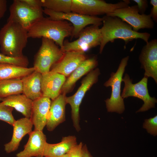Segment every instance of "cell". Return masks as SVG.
Returning <instances> with one entry per match:
<instances>
[{
  "label": "cell",
  "mask_w": 157,
  "mask_h": 157,
  "mask_svg": "<svg viewBox=\"0 0 157 157\" xmlns=\"http://www.w3.org/2000/svg\"><path fill=\"white\" fill-rule=\"evenodd\" d=\"M33 124L29 118L25 117L15 120L14 123L13 132L10 141L4 145V150L7 153L16 151L22 138L32 131Z\"/></svg>",
  "instance_id": "obj_19"
},
{
  "label": "cell",
  "mask_w": 157,
  "mask_h": 157,
  "mask_svg": "<svg viewBox=\"0 0 157 157\" xmlns=\"http://www.w3.org/2000/svg\"><path fill=\"white\" fill-rule=\"evenodd\" d=\"M7 1L0 0V19L4 15L7 10Z\"/></svg>",
  "instance_id": "obj_34"
},
{
  "label": "cell",
  "mask_w": 157,
  "mask_h": 157,
  "mask_svg": "<svg viewBox=\"0 0 157 157\" xmlns=\"http://www.w3.org/2000/svg\"><path fill=\"white\" fill-rule=\"evenodd\" d=\"M7 21L17 23L27 31L35 23L44 17L43 9L31 8L21 0H13L9 8Z\"/></svg>",
  "instance_id": "obj_9"
},
{
  "label": "cell",
  "mask_w": 157,
  "mask_h": 157,
  "mask_svg": "<svg viewBox=\"0 0 157 157\" xmlns=\"http://www.w3.org/2000/svg\"><path fill=\"white\" fill-rule=\"evenodd\" d=\"M103 18V26L100 28L101 39L99 46L100 53L108 42H113L117 39L123 40L125 45L135 39H140L146 43L148 42L150 33L134 31L130 25L117 17L105 15Z\"/></svg>",
  "instance_id": "obj_1"
},
{
  "label": "cell",
  "mask_w": 157,
  "mask_h": 157,
  "mask_svg": "<svg viewBox=\"0 0 157 157\" xmlns=\"http://www.w3.org/2000/svg\"><path fill=\"white\" fill-rule=\"evenodd\" d=\"M148 77L144 76L138 83L133 84L132 80L130 78L129 75L126 73L122 79L124 83V86L121 94L123 99L129 97L138 98L142 100L144 104L137 112H144L155 107L157 99L154 97H151L147 88Z\"/></svg>",
  "instance_id": "obj_7"
},
{
  "label": "cell",
  "mask_w": 157,
  "mask_h": 157,
  "mask_svg": "<svg viewBox=\"0 0 157 157\" xmlns=\"http://www.w3.org/2000/svg\"><path fill=\"white\" fill-rule=\"evenodd\" d=\"M43 12L53 20H65L70 22L73 27L71 39L73 38H78L80 33L89 25L99 26L102 24L103 17L86 15L72 12H57L45 8L43 10Z\"/></svg>",
  "instance_id": "obj_8"
},
{
  "label": "cell",
  "mask_w": 157,
  "mask_h": 157,
  "mask_svg": "<svg viewBox=\"0 0 157 157\" xmlns=\"http://www.w3.org/2000/svg\"><path fill=\"white\" fill-rule=\"evenodd\" d=\"M42 7L57 12H71L72 0H41Z\"/></svg>",
  "instance_id": "obj_26"
},
{
  "label": "cell",
  "mask_w": 157,
  "mask_h": 157,
  "mask_svg": "<svg viewBox=\"0 0 157 157\" xmlns=\"http://www.w3.org/2000/svg\"><path fill=\"white\" fill-rule=\"evenodd\" d=\"M129 58V56H127L121 60L117 71L115 73L112 72L110 78L104 83L105 86H110L112 89L110 98L105 101L108 112H115L121 114L124 110V99L121 96V85L123 75Z\"/></svg>",
  "instance_id": "obj_4"
},
{
  "label": "cell",
  "mask_w": 157,
  "mask_h": 157,
  "mask_svg": "<svg viewBox=\"0 0 157 157\" xmlns=\"http://www.w3.org/2000/svg\"><path fill=\"white\" fill-rule=\"evenodd\" d=\"M82 142L72 148L67 153L69 157H82Z\"/></svg>",
  "instance_id": "obj_30"
},
{
  "label": "cell",
  "mask_w": 157,
  "mask_h": 157,
  "mask_svg": "<svg viewBox=\"0 0 157 157\" xmlns=\"http://www.w3.org/2000/svg\"><path fill=\"white\" fill-rule=\"evenodd\" d=\"M106 15L119 18L136 32L142 29H152L154 27V22L150 15L140 14L137 5L117 9Z\"/></svg>",
  "instance_id": "obj_12"
},
{
  "label": "cell",
  "mask_w": 157,
  "mask_h": 157,
  "mask_svg": "<svg viewBox=\"0 0 157 157\" xmlns=\"http://www.w3.org/2000/svg\"><path fill=\"white\" fill-rule=\"evenodd\" d=\"M77 144L76 137L72 135L63 137L61 141L58 143L52 144L47 142L44 157H61L67 154Z\"/></svg>",
  "instance_id": "obj_22"
},
{
  "label": "cell",
  "mask_w": 157,
  "mask_h": 157,
  "mask_svg": "<svg viewBox=\"0 0 157 157\" xmlns=\"http://www.w3.org/2000/svg\"><path fill=\"white\" fill-rule=\"evenodd\" d=\"M24 3L29 7L36 9L42 8L41 0H21Z\"/></svg>",
  "instance_id": "obj_31"
},
{
  "label": "cell",
  "mask_w": 157,
  "mask_h": 157,
  "mask_svg": "<svg viewBox=\"0 0 157 157\" xmlns=\"http://www.w3.org/2000/svg\"><path fill=\"white\" fill-rule=\"evenodd\" d=\"M42 39L41 45L35 56L33 67L35 71L42 74L50 71L64 52L52 40L45 38Z\"/></svg>",
  "instance_id": "obj_5"
},
{
  "label": "cell",
  "mask_w": 157,
  "mask_h": 157,
  "mask_svg": "<svg viewBox=\"0 0 157 157\" xmlns=\"http://www.w3.org/2000/svg\"><path fill=\"white\" fill-rule=\"evenodd\" d=\"M82 157H92L88 150L86 145H83L82 148Z\"/></svg>",
  "instance_id": "obj_35"
},
{
  "label": "cell",
  "mask_w": 157,
  "mask_h": 157,
  "mask_svg": "<svg viewBox=\"0 0 157 157\" xmlns=\"http://www.w3.org/2000/svg\"><path fill=\"white\" fill-rule=\"evenodd\" d=\"M144 76L151 77L157 83V40L148 41L142 47L139 56Z\"/></svg>",
  "instance_id": "obj_13"
},
{
  "label": "cell",
  "mask_w": 157,
  "mask_h": 157,
  "mask_svg": "<svg viewBox=\"0 0 157 157\" xmlns=\"http://www.w3.org/2000/svg\"><path fill=\"white\" fill-rule=\"evenodd\" d=\"M51 103L50 98L43 96L33 101L30 119L34 126V130L42 131L46 126Z\"/></svg>",
  "instance_id": "obj_17"
},
{
  "label": "cell",
  "mask_w": 157,
  "mask_h": 157,
  "mask_svg": "<svg viewBox=\"0 0 157 157\" xmlns=\"http://www.w3.org/2000/svg\"><path fill=\"white\" fill-rule=\"evenodd\" d=\"M98 61L95 56L86 59L69 76L63 85L60 94H66L72 90L76 83L81 77L96 67Z\"/></svg>",
  "instance_id": "obj_20"
},
{
  "label": "cell",
  "mask_w": 157,
  "mask_h": 157,
  "mask_svg": "<svg viewBox=\"0 0 157 157\" xmlns=\"http://www.w3.org/2000/svg\"><path fill=\"white\" fill-rule=\"evenodd\" d=\"M150 3L152 6L149 14L153 21L157 22V0H151Z\"/></svg>",
  "instance_id": "obj_33"
},
{
  "label": "cell",
  "mask_w": 157,
  "mask_h": 157,
  "mask_svg": "<svg viewBox=\"0 0 157 157\" xmlns=\"http://www.w3.org/2000/svg\"><path fill=\"white\" fill-rule=\"evenodd\" d=\"M143 128L145 129L147 132L154 136L157 134V116L146 119L143 124Z\"/></svg>",
  "instance_id": "obj_29"
},
{
  "label": "cell",
  "mask_w": 157,
  "mask_h": 157,
  "mask_svg": "<svg viewBox=\"0 0 157 157\" xmlns=\"http://www.w3.org/2000/svg\"><path fill=\"white\" fill-rule=\"evenodd\" d=\"M137 5L139 13L144 14L148 7V1L147 0H133Z\"/></svg>",
  "instance_id": "obj_32"
},
{
  "label": "cell",
  "mask_w": 157,
  "mask_h": 157,
  "mask_svg": "<svg viewBox=\"0 0 157 157\" xmlns=\"http://www.w3.org/2000/svg\"><path fill=\"white\" fill-rule=\"evenodd\" d=\"M60 157H68V154L67 153Z\"/></svg>",
  "instance_id": "obj_36"
},
{
  "label": "cell",
  "mask_w": 157,
  "mask_h": 157,
  "mask_svg": "<svg viewBox=\"0 0 157 157\" xmlns=\"http://www.w3.org/2000/svg\"><path fill=\"white\" fill-rule=\"evenodd\" d=\"M130 2L129 0L112 3L103 0H72L71 12L90 16L106 15L117 9L129 6Z\"/></svg>",
  "instance_id": "obj_6"
},
{
  "label": "cell",
  "mask_w": 157,
  "mask_h": 157,
  "mask_svg": "<svg viewBox=\"0 0 157 157\" xmlns=\"http://www.w3.org/2000/svg\"><path fill=\"white\" fill-rule=\"evenodd\" d=\"M101 39L99 26L92 25L84 28L76 40L71 42L64 41L61 49L64 52L74 51L85 52L92 48L100 46Z\"/></svg>",
  "instance_id": "obj_11"
},
{
  "label": "cell",
  "mask_w": 157,
  "mask_h": 157,
  "mask_svg": "<svg viewBox=\"0 0 157 157\" xmlns=\"http://www.w3.org/2000/svg\"><path fill=\"white\" fill-rule=\"evenodd\" d=\"M24 149L17 153L16 157H44L47 138L42 131H32Z\"/></svg>",
  "instance_id": "obj_15"
},
{
  "label": "cell",
  "mask_w": 157,
  "mask_h": 157,
  "mask_svg": "<svg viewBox=\"0 0 157 157\" xmlns=\"http://www.w3.org/2000/svg\"><path fill=\"white\" fill-rule=\"evenodd\" d=\"M100 74V70L98 68L91 71L82 81L81 85L76 92L71 96L66 97L67 104H69L71 107L73 126L77 131L81 129L79 125L80 106L85 93L97 81Z\"/></svg>",
  "instance_id": "obj_10"
},
{
  "label": "cell",
  "mask_w": 157,
  "mask_h": 157,
  "mask_svg": "<svg viewBox=\"0 0 157 157\" xmlns=\"http://www.w3.org/2000/svg\"><path fill=\"white\" fill-rule=\"evenodd\" d=\"M86 59L85 52L65 51L62 58L52 66L50 71L67 76Z\"/></svg>",
  "instance_id": "obj_14"
},
{
  "label": "cell",
  "mask_w": 157,
  "mask_h": 157,
  "mask_svg": "<svg viewBox=\"0 0 157 157\" xmlns=\"http://www.w3.org/2000/svg\"><path fill=\"white\" fill-rule=\"evenodd\" d=\"M42 74L35 71L22 79L23 94L33 101L42 96L41 89Z\"/></svg>",
  "instance_id": "obj_21"
},
{
  "label": "cell",
  "mask_w": 157,
  "mask_h": 157,
  "mask_svg": "<svg viewBox=\"0 0 157 157\" xmlns=\"http://www.w3.org/2000/svg\"><path fill=\"white\" fill-rule=\"evenodd\" d=\"M22 92V79H9L0 81V98L21 94Z\"/></svg>",
  "instance_id": "obj_25"
},
{
  "label": "cell",
  "mask_w": 157,
  "mask_h": 157,
  "mask_svg": "<svg viewBox=\"0 0 157 157\" xmlns=\"http://www.w3.org/2000/svg\"><path fill=\"white\" fill-rule=\"evenodd\" d=\"M13 108L0 103V120L13 126L15 121L12 114Z\"/></svg>",
  "instance_id": "obj_28"
},
{
  "label": "cell",
  "mask_w": 157,
  "mask_h": 157,
  "mask_svg": "<svg viewBox=\"0 0 157 157\" xmlns=\"http://www.w3.org/2000/svg\"><path fill=\"white\" fill-rule=\"evenodd\" d=\"M66 94H60L51 101L47 118L46 127L49 131H53L65 120Z\"/></svg>",
  "instance_id": "obj_18"
},
{
  "label": "cell",
  "mask_w": 157,
  "mask_h": 157,
  "mask_svg": "<svg viewBox=\"0 0 157 157\" xmlns=\"http://www.w3.org/2000/svg\"><path fill=\"white\" fill-rule=\"evenodd\" d=\"M4 104L14 108L21 113L25 117L30 118L33 101L25 95L21 94L0 98Z\"/></svg>",
  "instance_id": "obj_23"
},
{
  "label": "cell",
  "mask_w": 157,
  "mask_h": 157,
  "mask_svg": "<svg viewBox=\"0 0 157 157\" xmlns=\"http://www.w3.org/2000/svg\"><path fill=\"white\" fill-rule=\"evenodd\" d=\"M35 71V68L22 67L0 63V81L13 79H22Z\"/></svg>",
  "instance_id": "obj_24"
},
{
  "label": "cell",
  "mask_w": 157,
  "mask_h": 157,
  "mask_svg": "<svg viewBox=\"0 0 157 157\" xmlns=\"http://www.w3.org/2000/svg\"><path fill=\"white\" fill-rule=\"evenodd\" d=\"M0 63L9 64L27 67L29 61L27 57L24 55L20 57H14L0 53Z\"/></svg>",
  "instance_id": "obj_27"
},
{
  "label": "cell",
  "mask_w": 157,
  "mask_h": 157,
  "mask_svg": "<svg viewBox=\"0 0 157 157\" xmlns=\"http://www.w3.org/2000/svg\"><path fill=\"white\" fill-rule=\"evenodd\" d=\"M72 24L65 20H55L44 17L28 31V38H45L53 41L62 49L65 38L72 36Z\"/></svg>",
  "instance_id": "obj_2"
},
{
  "label": "cell",
  "mask_w": 157,
  "mask_h": 157,
  "mask_svg": "<svg viewBox=\"0 0 157 157\" xmlns=\"http://www.w3.org/2000/svg\"><path fill=\"white\" fill-rule=\"evenodd\" d=\"M28 31L19 24L7 21L0 30V49L2 53L10 56L20 57L26 46Z\"/></svg>",
  "instance_id": "obj_3"
},
{
  "label": "cell",
  "mask_w": 157,
  "mask_h": 157,
  "mask_svg": "<svg viewBox=\"0 0 157 157\" xmlns=\"http://www.w3.org/2000/svg\"><path fill=\"white\" fill-rule=\"evenodd\" d=\"M66 80L61 74L51 71L42 74L41 89L43 96L53 100L61 93L62 87Z\"/></svg>",
  "instance_id": "obj_16"
}]
</instances>
